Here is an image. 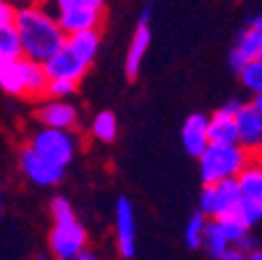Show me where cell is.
Wrapping results in <instances>:
<instances>
[{
    "mask_svg": "<svg viewBox=\"0 0 262 260\" xmlns=\"http://www.w3.org/2000/svg\"><path fill=\"white\" fill-rule=\"evenodd\" d=\"M12 24L21 40L24 59L42 64L66 43V33L59 26L56 16L52 14L49 7L40 5V3H28L24 7H16Z\"/></svg>",
    "mask_w": 262,
    "mask_h": 260,
    "instance_id": "obj_1",
    "label": "cell"
},
{
    "mask_svg": "<svg viewBox=\"0 0 262 260\" xmlns=\"http://www.w3.org/2000/svg\"><path fill=\"white\" fill-rule=\"evenodd\" d=\"M49 209H52L49 253L54 260H73L77 251L87 246V230L66 197L56 195L49 202Z\"/></svg>",
    "mask_w": 262,
    "mask_h": 260,
    "instance_id": "obj_2",
    "label": "cell"
},
{
    "mask_svg": "<svg viewBox=\"0 0 262 260\" xmlns=\"http://www.w3.org/2000/svg\"><path fill=\"white\" fill-rule=\"evenodd\" d=\"M251 152L239 143H208L199 155V173L204 183H218L225 178H236L246 167Z\"/></svg>",
    "mask_w": 262,
    "mask_h": 260,
    "instance_id": "obj_3",
    "label": "cell"
},
{
    "mask_svg": "<svg viewBox=\"0 0 262 260\" xmlns=\"http://www.w3.org/2000/svg\"><path fill=\"white\" fill-rule=\"evenodd\" d=\"M26 146L33 148L40 157L59 164V167H68L75 159L77 150H80V138H77L75 129H49V127H40V129H35L31 134Z\"/></svg>",
    "mask_w": 262,
    "mask_h": 260,
    "instance_id": "obj_4",
    "label": "cell"
},
{
    "mask_svg": "<svg viewBox=\"0 0 262 260\" xmlns=\"http://www.w3.org/2000/svg\"><path fill=\"white\" fill-rule=\"evenodd\" d=\"M244 197L236 178H225L218 183H204L199 192V211L206 218H229L241 206Z\"/></svg>",
    "mask_w": 262,
    "mask_h": 260,
    "instance_id": "obj_5",
    "label": "cell"
},
{
    "mask_svg": "<svg viewBox=\"0 0 262 260\" xmlns=\"http://www.w3.org/2000/svg\"><path fill=\"white\" fill-rule=\"evenodd\" d=\"M19 171L33 185H40V188H54L66 176V167H59V164L40 157L38 152L28 146H24L19 150Z\"/></svg>",
    "mask_w": 262,
    "mask_h": 260,
    "instance_id": "obj_6",
    "label": "cell"
},
{
    "mask_svg": "<svg viewBox=\"0 0 262 260\" xmlns=\"http://www.w3.org/2000/svg\"><path fill=\"white\" fill-rule=\"evenodd\" d=\"M54 16L66 35H71V33L89 31V28H101L103 5H96V3H89V0H80V3L66 7V10L54 12Z\"/></svg>",
    "mask_w": 262,
    "mask_h": 260,
    "instance_id": "obj_7",
    "label": "cell"
},
{
    "mask_svg": "<svg viewBox=\"0 0 262 260\" xmlns=\"http://www.w3.org/2000/svg\"><path fill=\"white\" fill-rule=\"evenodd\" d=\"M35 119L40 127H49V129H77L80 113L68 98L45 96L35 108Z\"/></svg>",
    "mask_w": 262,
    "mask_h": 260,
    "instance_id": "obj_8",
    "label": "cell"
},
{
    "mask_svg": "<svg viewBox=\"0 0 262 260\" xmlns=\"http://www.w3.org/2000/svg\"><path fill=\"white\" fill-rule=\"evenodd\" d=\"M42 68L49 80H68V82H77V85H80V80L87 75V71H89V64H84V61L63 43L49 59L42 61Z\"/></svg>",
    "mask_w": 262,
    "mask_h": 260,
    "instance_id": "obj_9",
    "label": "cell"
},
{
    "mask_svg": "<svg viewBox=\"0 0 262 260\" xmlns=\"http://www.w3.org/2000/svg\"><path fill=\"white\" fill-rule=\"evenodd\" d=\"M262 56V14L255 16L244 31L239 33L234 47L229 52V66L232 71L239 73L246 64L260 59Z\"/></svg>",
    "mask_w": 262,
    "mask_h": 260,
    "instance_id": "obj_10",
    "label": "cell"
},
{
    "mask_svg": "<svg viewBox=\"0 0 262 260\" xmlns=\"http://www.w3.org/2000/svg\"><path fill=\"white\" fill-rule=\"evenodd\" d=\"M150 19H152V5H145L138 19V26L134 31V38L126 49V59H124V71L129 80H136V75L141 73V64L147 54L150 40H152V31H150Z\"/></svg>",
    "mask_w": 262,
    "mask_h": 260,
    "instance_id": "obj_11",
    "label": "cell"
},
{
    "mask_svg": "<svg viewBox=\"0 0 262 260\" xmlns=\"http://www.w3.org/2000/svg\"><path fill=\"white\" fill-rule=\"evenodd\" d=\"M115 242L122 258L136 255V213L126 197H120L115 204Z\"/></svg>",
    "mask_w": 262,
    "mask_h": 260,
    "instance_id": "obj_12",
    "label": "cell"
},
{
    "mask_svg": "<svg viewBox=\"0 0 262 260\" xmlns=\"http://www.w3.org/2000/svg\"><path fill=\"white\" fill-rule=\"evenodd\" d=\"M234 125L236 143L251 155L262 152V115L255 110L253 103H241L239 110L234 113Z\"/></svg>",
    "mask_w": 262,
    "mask_h": 260,
    "instance_id": "obj_13",
    "label": "cell"
},
{
    "mask_svg": "<svg viewBox=\"0 0 262 260\" xmlns=\"http://www.w3.org/2000/svg\"><path fill=\"white\" fill-rule=\"evenodd\" d=\"M180 141H183V148H185L187 155L192 157H199L204 152V148L208 146V117L202 113H194L183 122L180 127Z\"/></svg>",
    "mask_w": 262,
    "mask_h": 260,
    "instance_id": "obj_14",
    "label": "cell"
},
{
    "mask_svg": "<svg viewBox=\"0 0 262 260\" xmlns=\"http://www.w3.org/2000/svg\"><path fill=\"white\" fill-rule=\"evenodd\" d=\"M236 185L246 202H262V152L248 157L246 167L236 176Z\"/></svg>",
    "mask_w": 262,
    "mask_h": 260,
    "instance_id": "obj_15",
    "label": "cell"
},
{
    "mask_svg": "<svg viewBox=\"0 0 262 260\" xmlns=\"http://www.w3.org/2000/svg\"><path fill=\"white\" fill-rule=\"evenodd\" d=\"M66 45H68L84 64L92 66L94 59L98 56V47H101V31H98V28H89V31L71 33V35H66Z\"/></svg>",
    "mask_w": 262,
    "mask_h": 260,
    "instance_id": "obj_16",
    "label": "cell"
},
{
    "mask_svg": "<svg viewBox=\"0 0 262 260\" xmlns=\"http://www.w3.org/2000/svg\"><path fill=\"white\" fill-rule=\"evenodd\" d=\"M208 141L211 143H236L234 113L220 108L208 117Z\"/></svg>",
    "mask_w": 262,
    "mask_h": 260,
    "instance_id": "obj_17",
    "label": "cell"
},
{
    "mask_svg": "<svg viewBox=\"0 0 262 260\" xmlns=\"http://www.w3.org/2000/svg\"><path fill=\"white\" fill-rule=\"evenodd\" d=\"M21 71H24V96L26 98H45L47 92V73H45L42 64L31 59H21Z\"/></svg>",
    "mask_w": 262,
    "mask_h": 260,
    "instance_id": "obj_18",
    "label": "cell"
},
{
    "mask_svg": "<svg viewBox=\"0 0 262 260\" xmlns=\"http://www.w3.org/2000/svg\"><path fill=\"white\" fill-rule=\"evenodd\" d=\"M21 59H7V56H0V89H3L5 94H10V96H24Z\"/></svg>",
    "mask_w": 262,
    "mask_h": 260,
    "instance_id": "obj_19",
    "label": "cell"
},
{
    "mask_svg": "<svg viewBox=\"0 0 262 260\" xmlns=\"http://www.w3.org/2000/svg\"><path fill=\"white\" fill-rule=\"evenodd\" d=\"M227 246H229V242H227V237H225V230H223V225H220V221L218 218H208L206 228H204V234H202V249L208 253V258L218 260Z\"/></svg>",
    "mask_w": 262,
    "mask_h": 260,
    "instance_id": "obj_20",
    "label": "cell"
},
{
    "mask_svg": "<svg viewBox=\"0 0 262 260\" xmlns=\"http://www.w3.org/2000/svg\"><path fill=\"white\" fill-rule=\"evenodd\" d=\"M0 56H7V59H21L24 56L21 40H19V33L12 22L0 24Z\"/></svg>",
    "mask_w": 262,
    "mask_h": 260,
    "instance_id": "obj_21",
    "label": "cell"
},
{
    "mask_svg": "<svg viewBox=\"0 0 262 260\" xmlns=\"http://www.w3.org/2000/svg\"><path fill=\"white\" fill-rule=\"evenodd\" d=\"M92 136L101 143H113L117 138V117L110 110L98 113L92 119Z\"/></svg>",
    "mask_w": 262,
    "mask_h": 260,
    "instance_id": "obj_22",
    "label": "cell"
},
{
    "mask_svg": "<svg viewBox=\"0 0 262 260\" xmlns=\"http://www.w3.org/2000/svg\"><path fill=\"white\" fill-rule=\"evenodd\" d=\"M239 77H241V85H244L253 96L262 94V56L251 61V64H246L239 71Z\"/></svg>",
    "mask_w": 262,
    "mask_h": 260,
    "instance_id": "obj_23",
    "label": "cell"
},
{
    "mask_svg": "<svg viewBox=\"0 0 262 260\" xmlns=\"http://www.w3.org/2000/svg\"><path fill=\"white\" fill-rule=\"evenodd\" d=\"M234 221H239L241 225H246V228L251 230L253 225H257V223H262V202H241V206L234 211Z\"/></svg>",
    "mask_w": 262,
    "mask_h": 260,
    "instance_id": "obj_24",
    "label": "cell"
},
{
    "mask_svg": "<svg viewBox=\"0 0 262 260\" xmlns=\"http://www.w3.org/2000/svg\"><path fill=\"white\" fill-rule=\"evenodd\" d=\"M206 221H208V218L204 216L202 211L192 213V218L187 221L185 244L190 246V249H202V234H204V228H206Z\"/></svg>",
    "mask_w": 262,
    "mask_h": 260,
    "instance_id": "obj_25",
    "label": "cell"
},
{
    "mask_svg": "<svg viewBox=\"0 0 262 260\" xmlns=\"http://www.w3.org/2000/svg\"><path fill=\"white\" fill-rule=\"evenodd\" d=\"M77 92V82H68V80H49L47 82V98H68Z\"/></svg>",
    "mask_w": 262,
    "mask_h": 260,
    "instance_id": "obj_26",
    "label": "cell"
},
{
    "mask_svg": "<svg viewBox=\"0 0 262 260\" xmlns=\"http://www.w3.org/2000/svg\"><path fill=\"white\" fill-rule=\"evenodd\" d=\"M218 260H248V253H246V251H241L239 246H227Z\"/></svg>",
    "mask_w": 262,
    "mask_h": 260,
    "instance_id": "obj_27",
    "label": "cell"
},
{
    "mask_svg": "<svg viewBox=\"0 0 262 260\" xmlns=\"http://www.w3.org/2000/svg\"><path fill=\"white\" fill-rule=\"evenodd\" d=\"M14 5H10L7 0H0V24L3 22H12L14 19Z\"/></svg>",
    "mask_w": 262,
    "mask_h": 260,
    "instance_id": "obj_28",
    "label": "cell"
},
{
    "mask_svg": "<svg viewBox=\"0 0 262 260\" xmlns=\"http://www.w3.org/2000/svg\"><path fill=\"white\" fill-rule=\"evenodd\" d=\"M73 260H98V255H96V251H92V249H87V246H84L82 251H77Z\"/></svg>",
    "mask_w": 262,
    "mask_h": 260,
    "instance_id": "obj_29",
    "label": "cell"
},
{
    "mask_svg": "<svg viewBox=\"0 0 262 260\" xmlns=\"http://www.w3.org/2000/svg\"><path fill=\"white\" fill-rule=\"evenodd\" d=\"M253 106H255V110H257V113H260L262 115V94H255V96H253Z\"/></svg>",
    "mask_w": 262,
    "mask_h": 260,
    "instance_id": "obj_30",
    "label": "cell"
},
{
    "mask_svg": "<svg viewBox=\"0 0 262 260\" xmlns=\"http://www.w3.org/2000/svg\"><path fill=\"white\" fill-rule=\"evenodd\" d=\"M3 209H5V185L0 181V216H3Z\"/></svg>",
    "mask_w": 262,
    "mask_h": 260,
    "instance_id": "obj_31",
    "label": "cell"
},
{
    "mask_svg": "<svg viewBox=\"0 0 262 260\" xmlns=\"http://www.w3.org/2000/svg\"><path fill=\"white\" fill-rule=\"evenodd\" d=\"M248 260H262V249H257L255 246V249L248 253Z\"/></svg>",
    "mask_w": 262,
    "mask_h": 260,
    "instance_id": "obj_32",
    "label": "cell"
},
{
    "mask_svg": "<svg viewBox=\"0 0 262 260\" xmlns=\"http://www.w3.org/2000/svg\"><path fill=\"white\" fill-rule=\"evenodd\" d=\"M35 260H49V258H47V255H42V253H40V255H38V258H35Z\"/></svg>",
    "mask_w": 262,
    "mask_h": 260,
    "instance_id": "obj_33",
    "label": "cell"
},
{
    "mask_svg": "<svg viewBox=\"0 0 262 260\" xmlns=\"http://www.w3.org/2000/svg\"><path fill=\"white\" fill-rule=\"evenodd\" d=\"M89 3H96V5H103V0H89Z\"/></svg>",
    "mask_w": 262,
    "mask_h": 260,
    "instance_id": "obj_34",
    "label": "cell"
}]
</instances>
